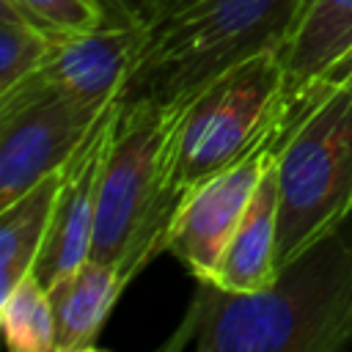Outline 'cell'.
<instances>
[{
  "mask_svg": "<svg viewBox=\"0 0 352 352\" xmlns=\"http://www.w3.org/2000/svg\"><path fill=\"white\" fill-rule=\"evenodd\" d=\"M352 349V214L286 261L258 292L198 280L162 352Z\"/></svg>",
  "mask_w": 352,
  "mask_h": 352,
  "instance_id": "obj_1",
  "label": "cell"
},
{
  "mask_svg": "<svg viewBox=\"0 0 352 352\" xmlns=\"http://www.w3.org/2000/svg\"><path fill=\"white\" fill-rule=\"evenodd\" d=\"M308 0H160L118 102L146 99L182 113L242 60L278 52Z\"/></svg>",
  "mask_w": 352,
  "mask_h": 352,
  "instance_id": "obj_2",
  "label": "cell"
},
{
  "mask_svg": "<svg viewBox=\"0 0 352 352\" xmlns=\"http://www.w3.org/2000/svg\"><path fill=\"white\" fill-rule=\"evenodd\" d=\"M179 113L146 99L118 102L116 132L102 165L91 258L113 264L132 280L157 253L179 212L170 162Z\"/></svg>",
  "mask_w": 352,
  "mask_h": 352,
  "instance_id": "obj_3",
  "label": "cell"
},
{
  "mask_svg": "<svg viewBox=\"0 0 352 352\" xmlns=\"http://www.w3.org/2000/svg\"><path fill=\"white\" fill-rule=\"evenodd\" d=\"M300 91L278 151V270L352 214V55Z\"/></svg>",
  "mask_w": 352,
  "mask_h": 352,
  "instance_id": "obj_4",
  "label": "cell"
},
{
  "mask_svg": "<svg viewBox=\"0 0 352 352\" xmlns=\"http://www.w3.org/2000/svg\"><path fill=\"white\" fill-rule=\"evenodd\" d=\"M289 113L278 52H261L212 80L182 113L170 162V190L179 198L242 160Z\"/></svg>",
  "mask_w": 352,
  "mask_h": 352,
  "instance_id": "obj_5",
  "label": "cell"
},
{
  "mask_svg": "<svg viewBox=\"0 0 352 352\" xmlns=\"http://www.w3.org/2000/svg\"><path fill=\"white\" fill-rule=\"evenodd\" d=\"M107 104H88L38 72L0 94V209L58 173Z\"/></svg>",
  "mask_w": 352,
  "mask_h": 352,
  "instance_id": "obj_6",
  "label": "cell"
},
{
  "mask_svg": "<svg viewBox=\"0 0 352 352\" xmlns=\"http://www.w3.org/2000/svg\"><path fill=\"white\" fill-rule=\"evenodd\" d=\"M286 96H289V113H286L283 124L272 135H267L256 148H250L242 160L231 162L220 173L195 184L184 195V201L173 217V226H170L168 242H165V253L176 256L192 272L195 280L214 278V270H217L242 214L248 212L267 165L278 157L280 146L286 143L289 132L294 129V121L302 107V91H289Z\"/></svg>",
  "mask_w": 352,
  "mask_h": 352,
  "instance_id": "obj_7",
  "label": "cell"
},
{
  "mask_svg": "<svg viewBox=\"0 0 352 352\" xmlns=\"http://www.w3.org/2000/svg\"><path fill=\"white\" fill-rule=\"evenodd\" d=\"M116 121H118V99H113L102 110L85 140L60 168V187H58L52 220L38 261L33 267V275L44 289L55 286L60 278H66L82 261L91 258L99 179L116 132Z\"/></svg>",
  "mask_w": 352,
  "mask_h": 352,
  "instance_id": "obj_8",
  "label": "cell"
},
{
  "mask_svg": "<svg viewBox=\"0 0 352 352\" xmlns=\"http://www.w3.org/2000/svg\"><path fill=\"white\" fill-rule=\"evenodd\" d=\"M143 33V25H102L94 30L52 33V47L38 74L88 104H110L132 74Z\"/></svg>",
  "mask_w": 352,
  "mask_h": 352,
  "instance_id": "obj_9",
  "label": "cell"
},
{
  "mask_svg": "<svg viewBox=\"0 0 352 352\" xmlns=\"http://www.w3.org/2000/svg\"><path fill=\"white\" fill-rule=\"evenodd\" d=\"M126 283L129 280L118 267L88 258L74 272L50 286L47 292L55 314V352L94 349Z\"/></svg>",
  "mask_w": 352,
  "mask_h": 352,
  "instance_id": "obj_10",
  "label": "cell"
},
{
  "mask_svg": "<svg viewBox=\"0 0 352 352\" xmlns=\"http://www.w3.org/2000/svg\"><path fill=\"white\" fill-rule=\"evenodd\" d=\"M275 245H278V157L267 165L248 212L242 214L212 283L228 292H258L264 289L278 267H275Z\"/></svg>",
  "mask_w": 352,
  "mask_h": 352,
  "instance_id": "obj_11",
  "label": "cell"
},
{
  "mask_svg": "<svg viewBox=\"0 0 352 352\" xmlns=\"http://www.w3.org/2000/svg\"><path fill=\"white\" fill-rule=\"evenodd\" d=\"M352 55V0H308L280 50L286 94L333 72Z\"/></svg>",
  "mask_w": 352,
  "mask_h": 352,
  "instance_id": "obj_12",
  "label": "cell"
},
{
  "mask_svg": "<svg viewBox=\"0 0 352 352\" xmlns=\"http://www.w3.org/2000/svg\"><path fill=\"white\" fill-rule=\"evenodd\" d=\"M58 187L60 170L50 173L14 204L0 209V297L8 294L22 278L33 275L52 220Z\"/></svg>",
  "mask_w": 352,
  "mask_h": 352,
  "instance_id": "obj_13",
  "label": "cell"
},
{
  "mask_svg": "<svg viewBox=\"0 0 352 352\" xmlns=\"http://www.w3.org/2000/svg\"><path fill=\"white\" fill-rule=\"evenodd\" d=\"M0 322L11 352H55V314L50 292L36 275L22 278L0 297Z\"/></svg>",
  "mask_w": 352,
  "mask_h": 352,
  "instance_id": "obj_14",
  "label": "cell"
},
{
  "mask_svg": "<svg viewBox=\"0 0 352 352\" xmlns=\"http://www.w3.org/2000/svg\"><path fill=\"white\" fill-rule=\"evenodd\" d=\"M52 33L14 0H0V94L41 69Z\"/></svg>",
  "mask_w": 352,
  "mask_h": 352,
  "instance_id": "obj_15",
  "label": "cell"
},
{
  "mask_svg": "<svg viewBox=\"0 0 352 352\" xmlns=\"http://www.w3.org/2000/svg\"><path fill=\"white\" fill-rule=\"evenodd\" d=\"M28 16L44 25L50 33H77L107 25L102 8L94 0H14Z\"/></svg>",
  "mask_w": 352,
  "mask_h": 352,
  "instance_id": "obj_16",
  "label": "cell"
},
{
  "mask_svg": "<svg viewBox=\"0 0 352 352\" xmlns=\"http://www.w3.org/2000/svg\"><path fill=\"white\" fill-rule=\"evenodd\" d=\"M107 25H146L154 11L160 8V0H94Z\"/></svg>",
  "mask_w": 352,
  "mask_h": 352,
  "instance_id": "obj_17",
  "label": "cell"
}]
</instances>
